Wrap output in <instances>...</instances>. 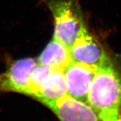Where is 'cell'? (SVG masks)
Here are the masks:
<instances>
[{
	"label": "cell",
	"instance_id": "cell-1",
	"mask_svg": "<svg viewBox=\"0 0 121 121\" xmlns=\"http://www.w3.org/2000/svg\"><path fill=\"white\" fill-rule=\"evenodd\" d=\"M87 103L100 121H112L121 112V73L111 60L98 66L88 93Z\"/></svg>",
	"mask_w": 121,
	"mask_h": 121
},
{
	"label": "cell",
	"instance_id": "cell-2",
	"mask_svg": "<svg viewBox=\"0 0 121 121\" xmlns=\"http://www.w3.org/2000/svg\"><path fill=\"white\" fill-rule=\"evenodd\" d=\"M54 20V38L70 48L84 22L78 0H43Z\"/></svg>",
	"mask_w": 121,
	"mask_h": 121
},
{
	"label": "cell",
	"instance_id": "cell-3",
	"mask_svg": "<svg viewBox=\"0 0 121 121\" xmlns=\"http://www.w3.org/2000/svg\"><path fill=\"white\" fill-rule=\"evenodd\" d=\"M73 61L90 65L100 66L110 61L111 59L99 42L84 26L69 48Z\"/></svg>",
	"mask_w": 121,
	"mask_h": 121
},
{
	"label": "cell",
	"instance_id": "cell-4",
	"mask_svg": "<svg viewBox=\"0 0 121 121\" xmlns=\"http://www.w3.org/2000/svg\"><path fill=\"white\" fill-rule=\"evenodd\" d=\"M41 103L48 106L60 121H99L98 114L87 103L66 95Z\"/></svg>",
	"mask_w": 121,
	"mask_h": 121
},
{
	"label": "cell",
	"instance_id": "cell-5",
	"mask_svg": "<svg viewBox=\"0 0 121 121\" xmlns=\"http://www.w3.org/2000/svg\"><path fill=\"white\" fill-rule=\"evenodd\" d=\"M98 68L72 60L64 71L68 95L87 103L89 89Z\"/></svg>",
	"mask_w": 121,
	"mask_h": 121
},
{
	"label": "cell",
	"instance_id": "cell-6",
	"mask_svg": "<svg viewBox=\"0 0 121 121\" xmlns=\"http://www.w3.org/2000/svg\"><path fill=\"white\" fill-rule=\"evenodd\" d=\"M38 61L22 58L8 64L6 71L0 74V94L7 92L25 94L31 73Z\"/></svg>",
	"mask_w": 121,
	"mask_h": 121
},
{
	"label": "cell",
	"instance_id": "cell-7",
	"mask_svg": "<svg viewBox=\"0 0 121 121\" xmlns=\"http://www.w3.org/2000/svg\"><path fill=\"white\" fill-rule=\"evenodd\" d=\"M37 61L39 64L53 69L65 71L72 59L69 48L54 38L44 49Z\"/></svg>",
	"mask_w": 121,
	"mask_h": 121
},
{
	"label": "cell",
	"instance_id": "cell-8",
	"mask_svg": "<svg viewBox=\"0 0 121 121\" xmlns=\"http://www.w3.org/2000/svg\"><path fill=\"white\" fill-rule=\"evenodd\" d=\"M67 95L64 71L53 69L43 81L35 99L41 103L53 101Z\"/></svg>",
	"mask_w": 121,
	"mask_h": 121
},
{
	"label": "cell",
	"instance_id": "cell-9",
	"mask_svg": "<svg viewBox=\"0 0 121 121\" xmlns=\"http://www.w3.org/2000/svg\"><path fill=\"white\" fill-rule=\"evenodd\" d=\"M53 68L46 65L38 64L35 66L31 73L25 95L35 98L43 81L51 73Z\"/></svg>",
	"mask_w": 121,
	"mask_h": 121
},
{
	"label": "cell",
	"instance_id": "cell-10",
	"mask_svg": "<svg viewBox=\"0 0 121 121\" xmlns=\"http://www.w3.org/2000/svg\"><path fill=\"white\" fill-rule=\"evenodd\" d=\"M112 121H121V112H120V114L118 115V116L115 119H114Z\"/></svg>",
	"mask_w": 121,
	"mask_h": 121
}]
</instances>
